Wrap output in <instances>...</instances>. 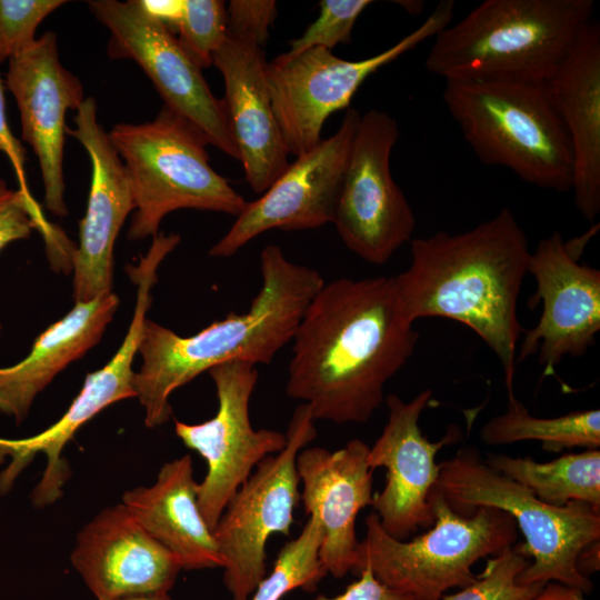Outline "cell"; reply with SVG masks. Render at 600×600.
Here are the masks:
<instances>
[{"label": "cell", "mask_w": 600, "mask_h": 600, "mask_svg": "<svg viewBox=\"0 0 600 600\" xmlns=\"http://www.w3.org/2000/svg\"><path fill=\"white\" fill-rule=\"evenodd\" d=\"M418 338L393 277L324 282L292 338L286 392L308 404L314 420L364 423Z\"/></svg>", "instance_id": "cell-1"}, {"label": "cell", "mask_w": 600, "mask_h": 600, "mask_svg": "<svg viewBox=\"0 0 600 600\" xmlns=\"http://www.w3.org/2000/svg\"><path fill=\"white\" fill-rule=\"evenodd\" d=\"M410 246L409 267L393 277L407 318H447L472 329L499 359L508 399L516 397L517 344L524 331L518 299L531 251L512 211L504 207L468 231H438Z\"/></svg>", "instance_id": "cell-2"}, {"label": "cell", "mask_w": 600, "mask_h": 600, "mask_svg": "<svg viewBox=\"0 0 600 600\" xmlns=\"http://www.w3.org/2000/svg\"><path fill=\"white\" fill-rule=\"evenodd\" d=\"M260 269L261 288L244 313L231 312L190 337L146 319L133 386L148 428L170 420V396L200 373L230 360L269 364L292 341L324 280L319 271L290 261L277 244L262 249Z\"/></svg>", "instance_id": "cell-3"}, {"label": "cell", "mask_w": 600, "mask_h": 600, "mask_svg": "<svg viewBox=\"0 0 600 600\" xmlns=\"http://www.w3.org/2000/svg\"><path fill=\"white\" fill-rule=\"evenodd\" d=\"M593 12L592 0H486L434 37L424 67L444 80L543 83Z\"/></svg>", "instance_id": "cell-4"}, {"label": "cell", "mask_w": 600, "mask_h": 600, "mask_svg": "<svg viewBox=\"0 0 600 600\" xmlns=\"http://www.w3.org/2000/svg\"><path fill=\"white\" fill-rule=\"evenodd\" d=\"M443 102L464 141L487 166L510 170L543 189H572L573 160L566 130L543 83L444 80Z\"/></svg>", "instance_id": "cell-5"}, {"label": "cell", "mask_w": 600, "mask_h": 600, "mask_svg": "<svg viewBox=\"0 0 600 600\" xmlns=\"http://www.w3.org/2000/svg\"><path fill=\"white\" fill-rule=\"evenodd\" d=\"M433 489L462 517L493 507L514 519L526 542L513 548L533 558L518 582L554 581L583 594L592 591L591 580L577 571L576 560L587 544L600 540V510L583 501L563 507L544 503L529 488L488 466L474 447H464L439 463Z\"/></svg>", "instance_id": "cell-6"}, {"label": "cell", "mask_w": 600, "mask_h": 600, "mask_svg": "<svg viewBox=\"0 0 600 600\" xmlns=\"http://www.w3.org/2000/svg\"><path fill=\"white\" fill-rule=\"evenodd\" d=\"M128 172L134 214L129 240L158 234L162 219L179 209L237 217L244 198L210 164L206 137L163 106L143 123H118L108 132Z\"/></svg>", "instance_id": "cell-7"}, {"label": "cell", "mask_w": 600, "mask_h": 600, "mask_svg": "<svg viewBox=\"0 0 600 600\" xmlns=\"http://www.w3.org/2000/svg\"><path fill=\"white\" fill-rule=\"evenodd\" d=\"M428 501L434 522L410 541L392 538L374 512L368 514L352 572L358 574L368 567L382 583L413 600H441L447 590L476 580L472 566L479 559L497 556L516 543V521L500 509L480 507L472 516L462 517L433 488Z\"/></svg>", "instance_id": "cell-8"}, {"label": "cell", "mask_w": 600, "mask_h": 600, "mask_svg": "<svg viewBox=\"0 0 600 600\" xmlns=\"http://www.w3.org/2000/svg\"><path fill=\"white\" fill-rule=\"evenodd\" d=\"M454 1L442 0L426 20L390 48L349 61L323 48L278 56L267 64V83L274 118L289 154L299 157L322 139L326 120L348 109L366 79L429 38L453 18Z\"/></svg>", "instance_id": "cell-9"}, {"label": "cell", "mask_w": 600, "mask_h": 600, "mask_svg": "<svg viewBox=\"0 0 600 600\" xmlns=\"http://www.w3.org/2000/svg\"><path fill=\"white\" fill-rule=\"evenodd\" d=\"M314 421L308 404L294 409L286 447L256 467L213 530L223 583L232 600H249L266 576L269 538L290 534L294 509L301 501L296 458L317 437Z\"/></svg>", "instance_id": "cell-10"}, {"label": "cell", "mask_w": 600, "mask_h": 600, "mask_svg": "<svg viewBox=\"0 0 600 600\" xmlns=\"http://www.w3.org/2000/svg\"><path fill=\"white\" fill-rule=\"evenodd\" d=\"M110 31V59L133 60L151 80L167 108L193 124L209 144L239 160L226 108L211 92L201 68L174 33L140 0L88 1Z\"/></svg>", "instance_id": "cell-11"}, {"label": "cell", "mask_w": 600, "mask_h": 600, "mask_svg": "<svg viewBox=\"0 0 600 600\" xmlns=\"http://www.w3.org/2000/svg\"><path fill=\"white\" fill-rule=\"evenodd\" d=\"M397 120L376 109L361 116L332 223L344 246L368 263H387L411 241L416 218L390 170Z\"/></svg>", "instance_id": "cell-12"}, {"label": "cell", "mask_w": 600, "mask_h": 600, "mask_svg": "<svg viewBox=\"0 0 600 600\" xmlns=\"http://www.w3.org/2000/svg\"><path fill=\"white\" fill-rule=\"evenodd\" d=\"M217 392L216 414L200 423L174 420V432L183 444L198 452L207 473L198 483V506L213 531L229 501L267 457L281 451L287 434L253 429L250 400L258 382L256 364L230 360L208 371Z\"/></svg>", "instance_id": "cell-13"}, {"label": "cell", "mask_w": 600, "mask_h": 600, "mask_svg": "<svg viewBox=\"0 0 600 600\" xmlns=\"http://www.w3.org/2000/svg\"><path fill=\"white\" fill-rule=\"evenodd\" d=\"M158 259L143 257L138 266H128L130 279L137 284V300L128 332L116 354L108 363L87 374L79 394L63 416L46 430L21 439L0 438V462L8 459V466L0 473V487L11 489L18 476L42 453L46 468L40 481L31 493L34 507L43 508L62 496V488L69 478L68 463L61 454L74 433L100 411L114 402L136 398L132 369L141 338L142 327L151 304V288L158 280Z\"/></svg>", "instance_id": "cell-14"}, {"label": "cell", "mask_w": 600, "mask_h": 600, "mask_svg": "<svg viewBox=\"0 0 600 600\" xmlns=\"http://www.w3.org/2000/svg\"><path fill=\"white\" fill-rule=\"evenodd\" d=\"M360 118L358 110L348 108L334 134L297 157L260 198L246 202L209 256L232 257L271 229L307 230L332 223Z\"/></svg>", "instance_id": "cell-15"}, {"label": "cell", "mask_w": 600, "mask_h": 600, "mask_svg": "<svg viewBox=\"0 0 600 600\" xmlns=\"http://www.w3.org/2000/svg\"><path fill=\"white\" fill-rule=\"evenodd\" d=\"M589 236L574 243L559 231L543 238L531 252L529 273L537 282L531 299L541 301L534 328L524 330L517 363L538 353L544 374H552L566 357H581L594 344L600 330V271L580 262Z\"/></svg>", "instance_id": "cell-16"}, {"label": "cell", "mask_w": 600, "mask_h": 600, "mask_svg": "<svg viewBox=\"0 0 600 600\" xmlns=\"http://www.w3.org/2000/svg\"><path fill=\"white\" fill-rule=\"evenodd\" d=\"M431 397L430 389L408 402L397 394L387 396L388 420L368 453L372 470H387L384 488L373 494L371 506L382 529L397 540H407L417 529L433 524L428 498L439 477L436 457L460 434L456 426L434 442L422 433L419 420Z\"/></svg>", "instance_id": "cell-17"}, {"label": "cell", "mask_w": 600, "mask_h": 600, "mask_svg": "<svg viewBox=\"0 0 600 600\" xmlns=\"http://www.w3.org/2000/svg\"><path fill=\"white\" fill-rule=\"evenodd\" d=\"M4 84L19 110L21 138L38 159L47 209L64 217L66 114L77 111L87 97L81 81L61 63L53 31L8 61Z\"/></svg>", "instance_id": "cell-18"}, {"label": "cell", "mask_w": 600, "mask_h": 600, "mask_svg": "<svg viewBox=\"0 0 600 600\" xmlns=\"http://www.w3.org/2000/svg\"><path fill=\"white\" fill-rule=\"evenodd\" d=\"M67 133L77 139L91 161V183L84 217L80 221L79 246L74 248L73 298L90 301L112 291L113 247L134 200L128 172L98 121L97 102L87 97Z\"/></svg>", "instance_id": "cell-19"}, {"label": "cell", "mask_w": 600, "mask_h": 600, "mask_svg": "<svg viewBox=\"0 0 600 600\" xmlns=\"http://www.w3.org/2000/svg\"><path fill=\"white\" fill-rule=\"evenodd\" d=\"M71 563L97 600L169 593L182 570L123 503L104 508L80 530Z\"/></svg>", "instance_id": "cell-20"}, {"label": "cell", "mask_w": 600, "mask_h": 600, "mask_svg": "<svg viewBox=\"0 0 600 600\" xmlns=\"http://www.w3.org/2000/svg\"><path fill=\"white\" fill-rule=\"evenodd\" d=\"M369 449L362 440L352 439L334 451L303 448L296 458L304 512L316 514L323 529L320 560L337 579L353 570L357 517L372 503L374 470L368 463Z\"/></svg>", "instance_id": "cell-21"}, {"label": "cell", "mask_w": 600, "mask_h": 600, "mask_svg": "<svg viewBox=\"0 0 600 600\" xmlns=\"http://www.w3.org/2000/svg\"><path fill=\"white\" fill-rule=\"evenodd\" d=\"M264 49L227 36L212 66L222 74L230 130L253 192L262 194L288 167L289 151L273 114Z\"/></svg>", "instance_id": "cell-22"}, {"label": "cell", "mask_w": 600, "mask_h": 600, "mask_svg": "<svg viewBox=\"0 0 600 600\" xmlns=\"http://www.w3.org/2000/svg\"><path fill=\"white\" fill-rule=\"evenodd\" d=\"M573 160V199L589 222L600 212V23L592 19L543 82Z\"/></svg>", "instance_id": "cell-23"}, {"label": "cell", "mask_w": 600, "mask_h": 600, "mask_svg": "<svg viewBox=\"0 0 600 600\" xmlns=\"http://www.w3.org/2000/svg\"><path fill=\"white\" fill-rule=\"evenodd\" d=\"M122 503L182 570L222 568L213 531L198 506L190 454L166 462L153 484L128 490Z\"/></svg>", "instance_id": "cell-24"}, {"label": "cell", "mask_w": 600, "mask_h": 600, "mask_svg": "<svg viewBox=\"0 0 600 600\" xmlns=\"http://www.w3.org/2000/svg\"><path fill=\"white\" fill-rule=\"evenodd\" d=\"M118 306L119 298L112 291L76 302L63 318L37 337L23 360L0 368V412L22 422L37 394L99 342Z\"/></svg>", "instance_id": "cell-25"}, {"label": "cell", "mask_w": 600, "mask_h": 600, "mask_svg": "<svg viewBox=\"0 0 600 600\" xmlns=\"http://www.w3.org/2000/svg\"><path fill=\"white\" fill-rule=\"evenodd\" d=\"M484 462L529 488L544 503L563 507L570 501H583L600 510L599 449L567 453L548 462L488 454Z\"/></svg>", "instance_id": "cell-26"}, {"label": "cell", "mask_w": 600, "mask_h": 600, "mask_svg": "<svg viewBox=\"0 0 600 600\" xmlns=\"http://www.w3.org/2000/svg\"><path fill=\"white\" fill-rule=\"evenodd\" d=\"M488 446H507L520 441H539L543 450L600 447V411H573L554 418H538L516 398L508 399L506 412L491 418L480 431Z\"/></svg>", "instance_id": "cell-27"}, {"label": "cell", "mask_w": 600, "mask_h": 600, "mask_svg": "<svg viewBox=\"0 0 600 600\" xmlns=\"http://www.w3.org/2000/svg\"><path fill=\"white\" fill-rule=\"evenodd\" d=\"M323 529L310 514L301 532L280 549L271 572L258 583L249 600H281L301 589L312 592L328 576L319 556Z\"/></svg>", "instance_id": "cell-28"}, {"label": "cell", "mask_w": 600, "mask_h": 600, "mask_svg": "<svg viewBox=\"0 0 600 600\" xmlns=\"http://www.w3.org/2000/svg\"><path fill=\"white\" fill-rule=\"evenodd\" d=\"M189 57L201 68L212 66L227 39V7L221 0H182L172 27Z\"/></svg>", "instance_id": "cell-29"}, {"label": "cell", "mask_w": 600, "mask_h": 600, "mask_svg": "<svg viewBox=\"0 0 600 600\" xmlns=\"http://www.w3.org/2000/svg\"><path fill=\"white\" fill-rule=\"evenodd\" d=\"M528 558L513 546L487 561L476 580L441 600H534L547 583H520L518 576L529 566Z\"/></svg>", "instance_id": "cell-30"}, {"label": "cell", "mask_w": 600, "mask_h": 600, "mask_svg": "<svg viewBox=\"0 0 600 600\" xmlns=\"http://www.w3.org/2000/svg\"><path fill=\"white\" fill-rule=\"evenodd\" d=\"M33 230L42 233L50 250L58 252L60 259L70 258L73 247L44 219L36 200H29L0 179V252L11 242L28 239Z\"/></svg>", "instance_id": "cell-31"}, {"label": "cell", "mask_w": 600, "mask_h": 600, "mask_svg": "<svg viewBox=\"0 0 600 600\" xmlns=\"http://www.w3.org/2000/svg\"><path fill=\"white\" fill-rule=\"evenodd\" d=\"M372 3L370 0H321L318 18L297 39L290 41L289 54L311 48L329 51L339 43H349L356 21Z\"/></svg>", "instance_id": "cell-32"}, {"label": "cell", "mask_w": 600, "mask_h": 600, "mask_svg": "<svg viewBox=\"0 0 600 600\" xmlns=\"http://www.w3.org/2000/svg\"><path fill=\"white\" fill-rule=\"evenodd\" d=\"M64 0H0V66L36 41L40 23Z\"/></svg>", "instance_id": "cell-33"}, {"label": "cell", "mask_w": 600, "mask_h": 600, "mask_svg": "<svg viewBox=\"0 0 600 600\" xmlns=\"http://www.w3.org/2000/svg\"><path fill=\"white\" fill-rule=\"evenodd\" d=\"M278 16L272 0H231L227 7V36L264 47Z\"/></svg>", "instance_id": "cell-34"}, {"label": "cell", "mask_w": 600, "mask_h": 600, "mask_svg": "<svg viewBox=\"0 0 600 600\" xmlns=\"http://www.w3.org/2000/svg\"><path fill=\"white\" fill-rule=\"evenodd\" d=\"M358 576L359 579L348 584L342 593L334 597L318 594L313 600H413L410 594L382 583L368 567Z\"/></svg>", "instance_id": "cell-35"}, {"label": "cell", "mask_w": 600, "mask_h": 600, "mask_svg": "<svg viewBox=\"0 0 600 600\" xmlns=\"http://www.w3.org/2000/svg\"><path fill=\"white\" fill-rule=\"evenodd\" d=\"M4 87V80L0 73V151L7 156L14 170L19 190L29 200H34L26 179V151L20 141L12 134L8 123Z\"/></svg>", "instance_id": "cell-36"}, {"label": "cell", "mask_w": 600, "mask_h": 600, "mask_svg": "<svg viewBox=\"0 0 600 600\" xmlns=\"http://www.w3.org/2000/svg\"><path fill=\"white\" fill-rule=\"evenodd\" d=\"M600 568V540L587 544L576 560L577 571L588 578Z\"/></svg>", "instance_id": "cell-37"}, {"label": "cell", "mask_w": 600, "mask_h": 600, "mask_svg": "<svg viewBox=\"0 0 600 600\" xmlns=\"http://www.w3.org/2000/svg\"><path fill=\"white\" fill-rule=\"evenodd\" d=\"M534 600H584V594L561 583H547Z\"/></svg>", "instance_id": "cell-38"}, {"label": "cell", "mask_w": 600, "mask_h": 600, "mask_svg": "<svg viewBox=\"0 0 600 600\" xmlns=\"http://www.w3.org/2000/svg\"><path fill=\"white\" fill-rule=\"evenodd\" d=\"M397 3L411 14L420 13L424 7L423 1H397Z\"/></svg>", "instance_id": "cell-39"}, {"label": "cell", "mask_w": 600, "mask_h": 600, "mask_svg": "<svg viewBox=\"0 0 600 600\" xmlns=\"http://www.w3.org/2000/svg\"><path fill=\"white\" fill-rule=\"evenodd\" d=\"M114 600H172L169 593L124 597Z\"/></svg>", "instance_id": "cell-40"}, {"label": "cell", "mask_w": 600, "mask_h": 600, "mask_svg": "<svg viewBox=\"0 0 600 600\" xmlns=\"http://www.w3.org/2000/svg\"><path fill=\"white\" fill-rule=\"evenodd\" d=\"M1 329H2V326H1V323H0V332H1Z\"/></svg>", "instance_id": "cell-41"}]
</instances>
